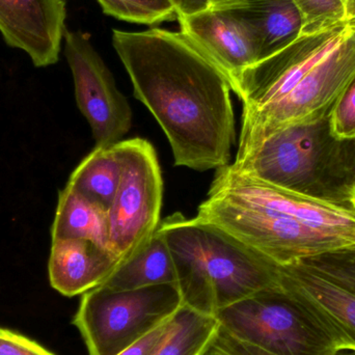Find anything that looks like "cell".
Returning a JSON list of instances; mask_svg holds the SVG:
<instances>
[{
    "label": "cell",
    "mask_w": 355,
    "mask_h": 355,
    "mask_svg": "<svg viewBox=\"0 0 355 355\" xmlns=\"http://www.w3.org/2000/svg\"><path fill=\"white\" fill-rule=\"evenodd\" d=\"M178 21L180 31L198 44L225 75L232 92L243 71L260 60L254 27L230 6L215 4Z\"/></svg>",
    "instance_id": "cell-13"
},
{
    "label": "cell",
    "mask_w": 355,
    "mask_h": 355,
    "mask_svg": "<svg viewBox=\"0 0 355 355\" xmlns=\"http://www.w3.org/2000/svg\"><path fill=\"white\" fill-rule=\"evenodd\" d=\"M120 265L110 250L83 239L52 240L48 262L51 287L73 297L101 286Z\"/></svg>",
    "instance_id": "cell-15"
},
{
    "label": "cell",
    "mask_w": 355,
    "mask_h": 355,
    "mask_svg": "<svg viewBox=\"0 0 355 355\" xmlns=\"http://www.w3.org/2000/svg\"><path fill=\"white\" fill-rule=\"evenodd\" d=\"M170 1L175 6L178 19L204 12L215 4V0H170Z\"/></svg>",
    "instance_id": "cell-28"
},
{
    "label": "cell",
    "mask_w": 355,
    "mask_h": 355,
    "mask_svg": "<svg viewBox=\"0 0 355 355\" xmlns=\"http://www.w3.org/2000/svg\"><path fill=\"white\" fill-rule=\"evenodd\" d=\"M184 306L215 316L262 290L279 287V265L221 230L176 212L162 220Z\"/></svg>",
    "instance_id": "cell-3"
},
{
    "label": "cell",
    "mask_w": 355,
    "mask_h": 355,
    "mask_svg": "<svg viewBox=\"0 0 355 355\" xmlns=\"http://www.w3.org/2000/svg\"><path fill=\"white\" fill-rule=\"evenodd\" d=\"M108 16L137 24H160L178 20L175 6L170 0H97Z\"/></svg>",
    "instance_id": "cell-21"
},
{
    "label": "cell",
    "mask_w": 355,
    "mask_h": 355,
    "mask_svg": "<svg viewBox=\"0 0 355 355\" xmlns=\"http://www.w3.org/2000/svg\"><path fill=\"white\" fill-rule=\"evenodd\" d=\"M223 6L234 8L254 27L260 60L293 41L302 29V17L292 0H235Z\"/></svg>",
    "instance_id": "cell-16"
},
{
    "label": "cell",
    "mask_w": 355,
    "mask_h": 355,
    "mask_svg": "<svg viewBox=\"0 0 355 355\" xmlns=\"http://www.w3.org/2000/svg\"><path fill=\"white\" fill-rule=\"evenodd\" d=\"M230 168L313 200L355 210V139H337L329 116L238 146Z\"/></svg>",
    "instance_id": "cell-2"
},
{
    "label": "cell",
    "mask_w": 355,
    "mask_h": 355,
    "mask_svg": "<svg viewBox=\"0 0 355 355\" xmlns=\"http://www.w3.org/2000/svg\"><path fill=\"white\" fill-rule=\"evenodd\" d=\"M122 176L108 209L110 248L121 263L146 245L162 223L164 180L155 148L147 139L116 144Z\"/></svg>",
    "instance_id": "cell-7"
},
{
    "label": "cell",
    "mask_w": 355,
    "mask_h": 355,
    "mask_svg": "<svg viewBox=\"0 0 355 355\" xmlns=\"http://www.w3.org/2000/svg\"><path fill=\"white\" fill-rule=\"evenodd\" d=\"M112 45L135 98L168 137L175 166L205 172L229 166L235 116L225 75L182 31L114 29Z\"/></svg>",
    "instance_id": "cell-1"
},
{
    "label": "cell",
    "mask_w": 355,
    "mask_h": 355,
    "mask_svg": "<svg viewBox=\"0 0 355 355\" xmlns=\"http://www.w3.org/2000/svg\"><path fill=\"white\" fill-rule=\"evenodd\" d=\"M170 320V319H168ZM168 320L156 327L119 355H152L162 343L168 331Z\"/></svg>",
    "instance_id": "cell-27"
},
{
    "label": "cell",
    "mask_w": 355,
    "mask_h": 355,
    "mask_svg": "<svg viewBox=\"0 0 355 355\" xmlns=\"http://www.w3.org/2000/svg\"><path fill=\"white\" fill-rule=\"evenodd\" d=\"M183 306L177 284L135 290L99 286L83 294L73 319L89 355H119Z\"/></svg>",
    "instance_id": "cell-5"
},
{
    "label": "cell",
    "mask_w": 355,
    "mask_h": 355,
    "mask_svg": "<svg viewBox=\"0 0 355 355\" xmlns=\"http://www.w3.org/2000/svg\"><path fill=\"white\" fill-rule=\"evenodd\" d=\"M177 284L176 269L159 227L137 254L121 263L101 286L112 290H135Z\"/></svg>",
    "instance_id": "cell-18"
},
{
    "label": "cell",
    "mask_w": 355,
    "mask_h": 355,
    "mask_svg": "<svg viewBox=\"0 0 355 355\" xmlns=\"http://www.w3.org/2000/svg\"><path fill=\"white\" fill-rule=\"evenodd\" d=\"M218 327L214 316L182 306L168 320V331L152 355H198Z\"/></svg>",
    "instance_id": "cell-20"
},
{
    "label": "cell",
    "mask_w": 355,
    "mask_h": 355,
    "mask_svg": "<svg viewBox=\"0 0 355 355\" xmlns=\"http://www.w3.org/2000/svg\"><path fill=\"white\" fill-rule=\"evenodd\" d=\"M350 26L352 22H344L314 35H298L244 70L233 91L242 102L241 118L286 97L341 42Z\"/></svg>",
    "instance_id": "cell-10"
},
{
    "label": "cell",
    "mask_w": 355,
    "mask_h": 355,
    "mask_svg": "<svg viewBox=\"0 0 355 355\" xmlns=\"http://www.w3.org/2000/svg\"><path fill=\"white\" fill-rule=\"evenodd\" d=\"M51 234L52 240H89L110 250L108 210L67 184L58 196Z\"/></svg>",
    "instance_id": "cell-17"
},
{
    "label": "cell",
    "mask_w": 355,
    "mask_h": 355,
    "mask_svg": "<svg viewBox=\"0 0 355 355\" xmlns=\"http://www.w3.org/2000/svg\"><path fill=\"white\" fill-rule=\"evenodd\" d=\"M242 341L277 355H335L333 340L279 287L262 290L215 314Z\"/></svg>",
    "instance_id": "cell-6"
},
{
    "label": "cell",
    "mask_w": 355,
    "mask_h": 355,
    "mask_svg": "<svg viewBox=\"0 0 355 355\" xmlns=\"http://www.w3.org/2000/svg\"><path fill=\"white\" fill-rule=\"evenodd\" d=\"M302 17L300 35H314L349 22L342 0H292Z\"/></svg>",
    "instance_id": "cell-22"
},
{
    "label": "cell",
    "mask_w": 355,
    "mask_h": 355,
    "mask_svg": "<svg viewBox=\"0 0 355 355\" xmlns=\"http://www.w3.org/2000/svg\"><path fill=\"white\" fill-rule=\"evenodd\" d=\"M302 263L355 292V248L320 254Z\"/></svg>",
    "instance_id": "cell-23"
},
{
    "label": "cell",
    "mask_w": 355,
    "mask_h": 355,
    "mask_svg": "<svg viewBox=\"0 0 355 355\" xmlns=\"http://www.w3.org/2000/svg\"><path fill=\"white\" fill-rule=\"evenodd\" d=\"M279 287L340 350L355 349V292L302 262L279 265Z\"/></svg>",
    "instance_id": "cell-11"
},
{
    "label": "cell",
    "mask_w": 355,
    "mask_h": 355,
    "mask_svg": "<svg viewBox=\"0 0 355 355\" xmlns=\"http://www.w3.org/2000/svg\"><path fill=\"white\" fill-rule=\"evenodd\" d=\"M232 1H235V0H215V4H225Z\"/></svg>",
    "instance_id": "cell-30"
},
{
    "label": "cell",
    "mask_w": 355,
    "mask_h": 355,
    "mask_svg": "<svg viewBox=\"0 0 355 355\" xmlns=\"http://www.w3.org/2000/svg\"><path fill=\"white\" fill-rule=\"evenodd\" d=\"M329 122L337 139H355V79L334 104Z\"/></svg>",
    "instance_id": "cell-24"
},
{
    "label": "cell",
    "mask_w": 355,
    "mask_h": 355,
    "mask_svg": "<svg viewBox=\"0 0 355 355\" xmlns=\"http://www.w3.org/2000/svg\"><path fill=\"white\" fill-rule=\"evenodd\" d=\"M64 41L77 106L91 126L96 148L114 147L132 127L130 104L89 35L67 29Z\"/></svg>",
    "instance_id": "cell-9"
},
{
    "label": "cell",
    "mask_w": 355,
    "mask_h": 355,
    "mask_svg": "<svg viewBox=\"0 0 355 355\" xmlns=\"http://www.w3.org/2000/svg\"><path fill=\"white\" fill-rule=\"evenodd\" d=\"M344 6H345L346 16L349 22L355 21V0H342Z\"/></svg>",
    "instance_id": "cell-29"
},
{
    "label": "cell",
    "mask_w": 355,
    "mask_h": 355,
    "mask_svg": "<svg viewBox=\"0 0 355 355\" xmlns=\"http://www.w3.org/2000/svg\"><path fill=\"white\" fill-rule=\"evenodd\" d=\"M194 218L221 230L279 266L355 248L354 240L343 234L288 213L233 202L214 194L208 193Z\"/></svg>",
    "instance_id": "cell-4"
},
{
    "label": "cell",
    "mask_w": 355,
    "mask_h": 355,
    "mask_svg": "<svg viewBox=\"0 0 355 355\" xmlns=\"http://www.w3.org/2000/svg\"><path fill=\"white\" fill-rule=\"evenodd\" d=\"M64 0H0V33L37 68L56 64L66 33Z\"/></svg>",
    "instance_id": "cell-14"
},
{
    "label": "cell",
    "mask_w": 355,
    "mask_h": 355,
    "mask_svg": "<svg viewBox=\"0 0 355 355\" xmlns=\"http://www.w3.org/2000/svg\"><path fill=\"white\" fill-rule=\"evenodd\" d=\"M0 355H54L19 334L0 327Z\"/></svg>",
    "instance_id": "cell-26"
},
{
    "label": "cell",
    "mask_w": 355,
    "mask_h": 355,
    "mask_svg": "<svg viewBox=\"0 0 355 355\" xmlns=\"http://www.w3.org/2000/svg\"><path fill=\"white\" fill-rule=\"evenodd\" d=\"M208 193L241 204L288 213L312 225L343 234L355 241V210L313 200L243 176L234 172L230 164L216 170Z\"/></svg>",
    "instance_id": "cell-12"
},
{
    "label": "cell",
    "mask_w": 355,
    "mask_h": 355,
    "mask_svg": "<svg viewBox=\"0 0 355 355\" xmlns=\"http://www.w3.org/2000/svg\"><path fill=\"white\" fill-rule=\"evenodd\" d=\"M198 355H277L242 341L218 324L215 333Z\"/></svg>",
    "instance_id": "cell-25"
},
{
    "label": "cell",
    "mask_w": 355,
    "mask_h": 355,
    "mask_svg": "<svg viewBox=\"0 0 355 355\" xmlns=\"http://www.w3.org/2000/svg\"><path fill=\"white\" fill-rule=\"evenodd\" d=\"M354 208H355V185H354Z\"/></svg>",
    "instance_id": "cell-31"
},
{
    "label": "cell",
    "mask_w": 355,
    "mask_h": 355,
    "mask_svg": "<svg viewBox=\"0 0 355 355\" xmlns=\"http://www.w3.org/2000/svg\"><path fill=\"white\" fill-rule=\"evenodd\" d=\"M122 176L116 146L96 148L73 171L68 185L85 198L110 209Z\"/></svg>",
    "instance_id": "cell-19"
},
{
    "label": "cell",
    "mask_w": 355,
    "mask_h": 355,
    "mask_svg": "<svg viewBox=\"0 0 355 355\" xmlns=\"http://www.w3.org/2000/svg\"><path fill=\"white\" fill-rule=\"evenodd\" d=\"M354 79L355 21L341 42L286 97L241 118L238 146L284 127L325 118Z\"/></svg>",
    "instance_id": "cell-8"
}]
</instances>
